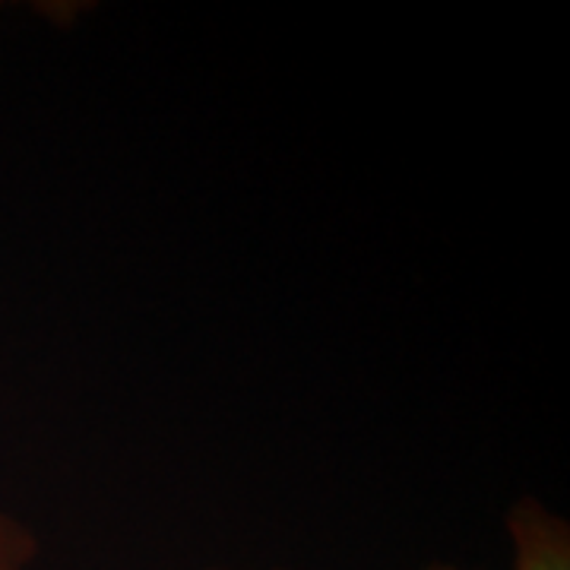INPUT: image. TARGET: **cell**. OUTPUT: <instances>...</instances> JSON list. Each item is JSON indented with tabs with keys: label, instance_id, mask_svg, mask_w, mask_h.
I'll return each instance as SVG.
<instances>
[{
	"label": "cell",
	"instance_id": "1",
	"mask_svg": "<svg viewBox=\"0 0 570 570\" xmlns=\"http://www.w3.org/2000/svg\"><path fill=\"white\" fill-rule=\"evenodd\" d=\"M510 570H570V527L539 498H520L508 510Z\"/></svg>",
	"mask_w": 570,
	"mask_h": 570
},
{
	"label": "cell",
	"instance_id": "2",
	"mask_svg": "<svg viewBox=\"0 0 570 570\" xmlns=\"http://www.w3.org/2000/svg\"><path fill=\"white\" fill-rule=\"evenodd\" d=\"M39 551V535L32 527L0 508V570H32Z\"/></svg>",
	"mask_w": 570,
	"mask_h": 570
},
{
	"label": "cell",
	"instance_id": "3",
	"mask_svg": "<svg viewBox=\"0 0 570 570\" xmlns=\"http://www.w3.org/2000/svg\"><path fill=\"white\" fill-rule=\"evenodd\" d=\"M422 570H466V568H456V564H444V561H434V564H428Z\"/></svg>",
	"mask_w": 570,
	"mask_h": 570
},
{
	"label": "cell",
	"instance_id": "4",
	"mask_svg": "<svg viewBox=\"0 0 570 570\" xmlns=\"http://www.w3.org/2000/svg\"><path fill=\"white\" fill-rule=\"evenodd\" d=\"M197 570H238V568H197ZM247 570H288V568H247Z\"/></svg>",
	"mask_w": 570,
	"mask_h": 570
}]
</instances>
